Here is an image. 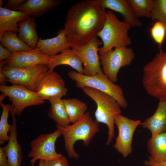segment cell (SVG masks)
<instances>
[{"mask_svg": "<svg viewBox=\"0 0 166 166\" xmlns=\"http://www.w3.org/2000/svg\"><path fill=\"white\" fill-rule=\"evenodd\" d=\"M107 12L98 0H85L67 11L64 30L71 48L81 46L97 36L105 22Z\"/></svg>", "mask_w": 166, "mask_h": 166, "instance_id": "6da1fadb", "label": "cell"}, {"mask_svg": "<svg viewBox=\"0 0 166 166\" xmlns=\"http://www.w3.org/2000/svg\"><path fill=\"white\" fill-rule=\"evenodd\" d=\"M56 126L61 132L65 149L69 157L74 159L80 157L74 149L75 143L81 140L85 146H88L99 130V123L93 120L89 112H86L72 124L65 127Z\"/></svg>", "mask_w": 166, "mask_h": 166, "instance_id": "7a4b0ae2", "label": "cell"}, {"mask_svg": "<svg viewBox=\"0 0 166 166\" xmlns=\"http://www.w3.org/2000/svg\"><path fill=\"white\" fill-rule=\"evenodd\" d=\"M143 86L150 96L166 99V51L160 49L143 68Z\"/></svg>", "mask_w": 166, "mask_h": 166, "instance_id": "3957f363", "label": "cell"}, {"mask_svg": "<svg viewBox=\"0 0 166 166\" xmlns=\"http://www.w3.org/2000/svg\"><path fill=\"white\" fill-rule=\"evenodd\" d=\"M131 27L129 23L120 20L112 11L108 10L104 25L97 35L101 38L103 43L102 46L99 48V54L113 48L130 45L132 42L128 32Z\"/></svg>", "mask_w": 166, "mask_h": 166, "instance_id": "277c9868", "label": "cell"}, {"mask_svg": "<svg viewBox=\"0 0 166 166\" xmlns=\"http://www.w3.org/2000/svg\"><path fill=\"white\" fill-rule=\"evenodd\" d=\"M83 92L95 102V121L105 124L108 128L106 145H109L114 137V119L117 114L121 113V107L117 101L108 94L95 89L85 87L81 89Z\"/></svg>", "mask_w": 166, "mask_h": 166, "instance_id": "5b68a950", "label": "cell"}, {"mask_svg": "<svg viewBox=\"0 0 166 166\" xmlns=\"http://www.w3.org/2000/svg\"><path fill=\"white\" fill-rule=\"evenodd\" d=\"M68 76L75 81L76 86L81 89L88 87L104 93L113 98L121 107L125 108L127 102L122 88L110 80L103 71L93 76H86L74 70H70Z\"/></svg>", "mask_w": 166, "mask_h": 166, "instance_id": "8992f818", "label": "cell"}, {"mask_svg": "<svg viewBox=\"0 0 166 166\" xmlns=\"http://www.w3.org/2000/svg\"><path fill=\"white\" fill-rule=\"evenodd\" d=\"M49 69L47 65H39L27 68H17L5 65L0 66V73L6 81L12 85H23L35 92L40 81Z\"/></svg>", "mask_w": 166, "mask_h": 166, "instance_id": "52a82bcc", "label": "cell"}, {"mask_svg": "<svg viewBox=\"0 0 166 166\" xmlns=\"http://www.w3.org/2000/svg\"><path fill=\"white\" fill-rule=\"evenodd\" d=\"M102 69L104 74L114 83L118 80V74L122 67L129 65L135 58L132 49L127 46L115 48L100 54Z\"/></svg>", "mask_w": 166, "mask_h": 166, "instance_id": "ba28073f", "label": "cell"}, {"mask_svg": "<svg viewBox=\"0 0 166 166\" xmlns=\"http://www.w3.org/2000/svg\"><path fill=\"white\" fill-rule=\"evenodd\" d=\"M0 91L12 102V108L15 115L19 116L26 107L43 104L45 100L35 92L20 85H0Z\"/></svg>", "mask_w": 166, "mask_h": 166, "instance_id": "9c48e42d", "label": "cell"}, {"mask_svg": "<svg viewBox=\"0 0 166 166\" xmlns=\"http://www.w3.org/2000/svg\"><path fill=\"white\" fill-rule=\"evenodd\" d=\"M62 135L61 131L57 128L54 132L40 134L30 143L31 150L28 154L31 158L30 166H34L38 160L45 161L58 158L62 155L57 153L55 144L57 139Z\"/></svg>", "mask_w": 166, "mask_h": 166, "instance_id": "30bf717a", "label": "cell"}, {"mask_svg": "<svg viewBox=\"0 0 166 166\" xmlns=\"http://www.w3.org/2000/svg\"><path fill=\"white\" fill-rule=\"evenodd\" d=\"M102 43L95 36L84 45L72 48L82 62L84 75L93 76L102 71L98 54Z\"/></svg>", "mask_w": 166, "mask_h": 166, "instance_id": "8fae6325", "label": "cell"}, {"mask_svg": "<svg viewBox=\"0 0 166 166\" xmlns=\"http://www.w3.org/2000/svg\"><path fill=\"white\" fill-rule=\"evenodd\" d=\"M141 123L140 120L129 119L121 113L115 116L114 124L117 127L118 132L114 148L124 157L132 152L134 133L137 127Z\"/></svg>", "mask_w": 166, "mask_h": 166, "instance_id": "7c38bea8", "label": "cell"}, {"mask_svg": "<svg viewBox=\"0 0 166 166\" xmlns=\"http://www.w3.org/2000/svg\"><path fill=\"white\" fill-rule=\"evenodd\" d=\"M35 92L45 100L52 97L61 98L66 94L67 89L61 77L53 70L49 69Z\"/></svg>", "mask_w": 166, "mask_h": 166, "instance_id": "4fadbf2b", "label": "cell"}, {"mask_svg": "<svg viewBox=\"0 0 166 166\" xmlns=\"http://www.w3.org/2000/svg\"><path fill=\"white\" fill-rule=\"evenodd\" d=\"M49 58L37 47L30 50L12 53L10 58L3 61L4 65L10 67L27 68L39 65H48Z\"/></svg>", "mask_w": 166, "mask_h": 166, "instance_id": "5bb4252c", "label": "cell"}, {"mask_svg": "<svg viewBox=\"0 0 166 166\" xmlns=\"http://www.w3.org/2000/svg\"><path fill=\"white\" fill-rule=\"evenodd\" d=\"M37 47L42 53L49 57L71 49L63 28L58 31L57 35L54 37L46 39L40 38Z\"/></svg>", "mask_w": 166, "mask_h": 166, "instance_id": "9a60e30c", "label": "cell"}, {"mask_svg": "<svg viewBox=\"0 0 166 166\" xmlns=\"http://www.w3.org/2000/svg\"><path fill=\"white\" fill-rule=\"evenodd\" d=\"M10 113L13 123L9 140L3 148L7 156L8 166H21L22 158V148L18 141L16 119L11 107Z\"/></svg>", "mask_w": 166, "mask_h": 166, "instance_id": "2e32d148", "label": "cell"}, {"mask_svg": "<svg viewBox=\"0 0 166 166\" xmlns=\"http://www.w3.org/2000/svg\"><path fill=\"white\" fill-rule=\"evenodd\" d=\"M102 8L109 9L120 13L124 21L133 27L141 25L139 18L134 14L128 0H98Z\"/></svg>", "mask_w": 166, "mask_h": 166, "instance_id": "e0dca14e", "label": "cell"}, {"mask_svg": "<svg viewBox=\"0 0 166 166\" xmlns=\"http://www.w3.org/2000/svg\"><path fill=\"white\" fill-rule=\"evenodd\" d=\"M29 17L24 12L0 7V39L6 31L18 33L19 23Z\"/></svg>", "mask_w": 166, "mask_h": 166, "instance_id": "ac0fdd59", "label": "cell"}, {"mask_svg": "<svg viewBox=\"0 0 166 166\" xmlns=\"http://www.w3.org/2000/svg\"><path fill=\"white\" fill-rule=\"evenodd\" d=\"M141 125L150 131L152 135L166 132V99L159 100L157 109Z\"/></svg>", "mask_w": 166, "mask_h": 166, "instance_id": "d6986e66", "label": "cell"}, {"mask_svg": "<svg viewBox=\"0 0 166 166\" xmlns=\"http://www.w3.org/2000/svg\"><path fill=\"white\" fill-rule=\"evenodd\" d=\"M61 2V0H26L25 3L13 10L24 12L34 18H39L60 5Z\"/></svg>", "mask_w": 166, "mask_h": 166, "instance_id": "ffe728a7", "label": "cell"}, {"mask_svg": "<svg viewBox=\"0 0 166 166\" xmlns=\"http://www.w3.org/2000/svg\"><path fill=\"white\" fill-rule=\"evenodd\" d=\"M62 65L69 66L78 73L84 74L82 62L72 49L49 57L47 65L49 69L54 70L56 66Z\"/></svg>", "mask_w": 166, "mask_h": 166, "instance_id": "44dd1931", "label": "cell"}, {"mask_svg": "<svg viewBox=\"0 0 166 166\" xmlns=\"http://www.w3.org/2000/svg\"><path fill=\"white\" fill-rule=\"evenodd\" d=\"M34 18L29 16L19 24L18 36L23 42L33 49L37 47L39 38Z\"/></svg>", "mask_w": 166, "mask_h": 166, "instance_id": "7402d4cb", "label": "cell"}, {"mask_svg": "<svg viewBox=\"0 0 166 166\" xmlns=\"http://www.w3.org/2000/svg\"><path fill=\"white\" fill-rule=\"evenodd\" d=\"M147 149L152 160L159 163L166 161V132L152 135Z\"/></svg>", "mask_w": 166, "mask_h": 166, "instance_id": "603a6c76", "label": "cell"}, {"mask_svg": "<svg viewBox=\"0 0 166 166\" xmlns=\"http://www.w3.org/2000/svg\"><path fill=\"white\" fill-rule=\"evenodd\" d=\"M50 106L47 116L56 123V125L65 127L70 123L62 99L58 97H52L48 99Z\"/></svg>", "mask_w": 166, "mask_h": 166, "instance_id": "cb8c5ba5", "label": "cell"}, {"mask_svg": "<svg viewBox=\"0 0 166 166\" xmlns=\"http://www.w3.org/2000/svg\"><path fill=\"white\" fill-rule=\"evenodd\" d=\"M70 123H73L86 112V103L77 98L62 99Z\"/></svg>", "mask_w": 166, "mask_h": 166, "instance_id": "d4e9b609", "label": "cell"}, {"mask_svg": "<svg viewBox=\"0 0 166 166\" xmlns=\"http://www.w3.org/2000/svg\"><path fill=\"white\" fill-rule=\"evenodd\" d=\"M0 41L1 45L12 53L33 49L21 40L16 33L13 31L5 32Z\"/></svg>", "mask_w": 166, "mask_h": 166, "instance_id": "484cf974", "label": "cell"}, {"mask_svg": "<svg viewBox=\"0 0 166 166\" xmlns=\"http://www.w3.org/2000/svg\"><path fill=\"white\" fill-rule=\"evenodd\" d=\"M136 17L150 18L153 0H128Z\"/></svg>", "mask_w": 166, "mask_h": 166, "instance_id": "4316f807", "label": "cell"}, {"mask_svg": "<svg viewBox=\"0 0 166 166\" xmlns=\"http://www.w3.org/2000/svg\"><path fill=\"white\" fill-rule=\"evenodd\" d=\"M0 105L2 109L0 119V145H2L8 141L9 139L8 133L10 132L12 125L8 123V118L11 105L5 104L2 102H0Z\"/></svg>", "mask_w": 166, "mask_h": 166, "instance_id": "83f0119b", "label": "cell"}, {"mask_svg": "<svg viewBox=\"0 0 166 166\" xmlns=\"http://www.w3.org/2000/svg\"><path fill=\"white\" fill-rule=\"evenodd\" d=\"M150 18L162 22L166 28V0H153Z\"/></svg>", "mask_w": 166, "mask_h": 166, "instance_id": "f1b7e54d", "label": "cell"}, {"mask_svg": "<svg viewBox=\"0 0 166 166\" xmlns=\"http://www.w3.org/2000/svg\"><path fill=\"white\" fill-rule=\"evenodd\" d=\"M151 36L155 42L159 46L160 49L164 40L166 34V28L161 22L156 21L150 29Z\"/></svg>", "mask_w": 166, "mask_h": 166, "instance_id": "f546056e", "label": "cell"}, {"mask_svg": "<svg viewBox=\"0 0 166 166\" xmlns=\"http://www.w3.org/2000/svg\"><path fill=\"white\" fill-rule=\"evenodd\" d=\"M45 162V166H70L66 158L63 155L58 158Z\"/></svg>", "mask_w": 166, "mask_h": 166, "instance_id": "4dcf8cb0", "label": "cell"}, {"mask_svg": "<svg viewBox=\"0 0 166 166\" xmlns=\"http://www.w3.org/2000/svg\"><path fill=\"white\" fill-rule=\"evenodd\" d=\"M26 0H9L4 8L9 10H13L25 3Z\"/></svg>", "mask_w": 166, "mask_h": 166, "instance_id": "1f68e13d", "label": "cell"}, {"mask_svg": "<svg viewBox=\"0 0 166 166\" xmlns=\"http://www.w3.org/2000/svg\"><path fill=\"white\" fill-rule=\"evenodd\" d=\"M12 52L0 45V61L8 59L10 57Z\"/></svg>", "mask_w": 166, "mask_h": 166, "instance_id": "d6a6232c", "label": "cell"}, {"mask_svg": "<svg viewBox=\"0 0 166 166\" xmlns=\"http://www.w3.org/2000/svg\"><path fill=\"white\" fill-rule=\"evenodd\" d=\"M0 166H8L7 157L3 147H0Z\"/></svg>", "mask_w": 166, "mask_h": 166, "instance_id": "836d02e7", "label": "cell"}, {"mask_svg": "<svg viewBox=\"0 0 166 166\" xmlns=\"http://www.w3.org/2000/svg\"><path fill=\"white\" fill-rule=\"evenodd\" d=\"M144 164L146 166H166V161L160 163L156 162L149 157L148 160H145Z\"/></svg>", "mask_w": 166, "mask_h": 166, "instance_id": "e575fe53", "label": "cell"}, {"mask_svg": "<svg viewBox=\"0 0 166 166\" xmlns=\"http://www.w3.org/2000/svg\"><path fill=\"white\" fill-rule=\"evenodd\" d=\"M38 166H45V160H39Z\"/></svg>", "mask_w": 166, "mask_h": 166, "instance_id": "d590c367", "label": "cell"}, {"mask_svg": "<svg viewBox=\"0 0 166 166\" xmlns=\"http://www.w3.org/2000/svg\"><path fill=\"white\" fill-rule=\"evenodd\" d=\"M6 97L4 94L2 93L0 95V102H2V100L5 99Z\"/></svg>", "mask_w": 166, "mask_h": 166, "instance_id": "8d00e7d4", "label": "cell"}, {"mask_svg": "<svg viewBox=\"0 0 166 166\" xmlns=\"http://www.w3.org/2000/svg\"><path fill=\"white\" fill-rule=\"evenodd\" d=\"M3 0H0V7H2L3 3Z\"/></svg>", "mask_w": 166, "mask_h": 166, "instance_id": "74e56055", "label": "cell"}]
</instances>
